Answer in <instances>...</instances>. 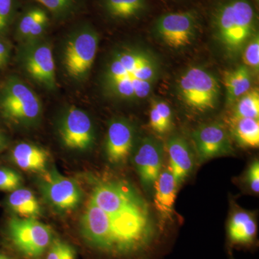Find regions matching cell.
<instances>
[{
	"label": "cell",
	"instance_id": "cell-22",
	"mask_svg": "<svg viewBox=\"0 0 259 259\" xmlns=\"http://www.w3.org/2000/svg\"><path fill=\"white\" fill-rule=\"evenodd\" d=\"M8 207L21 218H35L40 215L41 207L31 190L18 188L10 193L8 199Z\"/></svg>",
	"mask_w": 259,
	"mask_h": 259
},
{
	"label": "cell",
	"instance_id": "cell-31",
	"mask_svg": "<svg viewBox=\"0 0 259 259\" xmlns=\"http://www.w3.org/2000/svg\"><path fill=\"white\" fill-rule=\"evenodd\" d=\"M247 182L255 193L259 192V162L255 160L250 164L247 172Z\"/></svg>",
	"mask_w": 259,
	"mask_h": 259
},
{
	"label": "cell",
	"instance_id": "cell-15",
	"mask_svg": "<svg viewBox=\"0 0 259 259\" xmlns=\"http://www.w3.org/2000/svg\"><path fill=\"white\" fill-rule=\"evenodd\" d=\"M50 24V15L40 6L29 7L18 15L15 23V36L19 41L45 36Z\"/></svg>",
	"mask_w": 259,
	"mask_h": 259
},
{
	"label": "cell",
	"instance_id": "cell-26",
	"mask_svg": "<svg viewBox=\"0 0 259 259\" xmlns=\"http://www.w3.org/2000/svg\"><path fill=\"white\" fill-rule=\"evenodd\" d=\"M18 0H0V35L5 36L18 15Z\"/></svg>",
	"mask_w": 259,
	"mask_h": 259
},
{
	"label": "cell",
	"instance_id": "cell-34",
	"mask_svg": "<svg viewBox=\"0 0 259 259\" xmlns=\"http://www.w3.org/2000/svg\"><path fill=\"white\" fill-rule=\"evenodd\" d=\"M7 143H8V141H7L6 137H5L4 134L0 130V151L4 149L5 146H6Z\"/></svg>",
	"mask_w": 259,
	"mask_h": 259
},
{
	"label": "cell",
	"instance_id": "cell-36",
	"mask_svg": "<svg viewBox=\"0 0 259 259\" xmlns=\"http://www.w3.org/2000/svg\"><path fill=\"white\" fill-rule=\"evenodd\" d=\"M254 1L255 2V3H258L259 0H254Z\"/></svg>",
	"mask_w": 259,
	"mask_h": 259
},
{
	"label": "cell",
	"instance_id": "cell-21",
	"mask_svg": "<svg viewBox=\"0 0 259 259\" xmlns=\"http://www.w3.org/2000/svg\"><path fill=\"white\" fill-rule=\"evenodd\" d=\"M154 204L163 216L170 217L177 197V182L168 169L161 172L154 183Z\"/></svg>",
	"mask_w": 259,
	"mask_h": 259
},
{
	"label": "cell",
	"instance_id": "cell-8",
	"mask_svg": "<svg viewBox=\"0 0 259 259\" xmlns=\"http://www.w3.org/2000/svg\"><path fill=\"white\" fill-rule=\"evenodd\" d=\"M8 234L15 248L30 258L40 257L52 243L51 228L35 218H11Z\"/></svg>",
	"mask_w": 259,
	"mask_h": 259
},
{
	"label": "cell",
	"instance_id": "cell-9",
	"mask_svg": "<svg viewBox=\"0 0 259 259\" xmlns=\"http://www.w3.org/2000/svg\"><path fill=\"white\" fill-rule=\"evenodd\" d=\"M199 25L198 13L193 10H185L161 15L155 22L153 30L167 47L180 49L192 44Z\"/></svg>",
	"mask_w": 259,
	"mask_h": 259
},
{
	"label": "cell",
	"instance_id": "cell-29",
	"mask_svg": "<svg viewBox=\"0 0 259 259\" xmlns=\"http://www.w3.org/2000/svg\"><path fill=\"white\" fill-rule=\"evenodd\" d=\"M47 259H76V251L68 243L56 240L51 243Z\"/></svg>",
	"mask_w": 259,
	"mask_h": 259
},
{
	"label": "cell",
	"instance_id": "cell-17",
	"mask_svg": "<svg viewBox=\"0 0 259 259\" xmlns=\"http://www.w3.org/2000/svg\"><path fill=\"white\" fill-rule=\"evenodd\" d=\"M169 168L177 184L188 177L193 168V157L187 141L181 136H175L168 140L166 145Z\"/></svg>",
	"mask_w": 259,
	"mask_h": 259
},
{
	"label": "cell",
	"instance_id": "cell-4",
	"mask_svg": "<svg viewBox=\"0 0 259 259\" xmlns=\"http://www.w3.org/2000/svg\"><path fill=\"white\" fill-rule=\"evenodd\" d=\"M41 100L28 83L9 76L0 86V115L13 125H35L41 118Z\"/></svg>",
	"mask_w": 259,
	"mask_h": 259
},
{
	"label": "cell",
	"instance_id": "cell-2",
	"mask_svg": "<svg viewBox=\"0 0 259 259\" xmlns=\"http://www.w3.org/2000/svg\"><path fill=\"white\" fill-rule=\"evenodd\" d=\"M160 74L161 64L151 51L139 46H120L105 61L100 86L107 97L138 101L149 96Z\"/></svg>",
	"mask_w": 259,
	"mask_h": 259
},
{
	"label": "cell",
	"instance_id": "cell-20",
	"mask_svg": "<svg viewBox=\"0 0 259 259\" xmlns=\"http://www.w3.org/2000/svg\"><path fill=\"white\" fill-rule=\"evenodd\" d=\"M253 73L243 64L223 74V82L226 89V103L232 105L251 89Z\"/></svg>",
	"mask_w": 259,
	"mask_h": 259
},
{
	"label": "cell",
	"instance_id": "cell-12",
	"mask_svg": "<svg viewBox=\"0 0 259 259\" xmlns=\"http://www.w3.org/2000/svg\"><path fill=\"white\" fill-rule=\"evenodd\" d=\"M192 138L201 161L230 154L233 151L226 127L219 122L200 126L194 131Z\"/></svg>",
	"mask_w": 259,
	"mask_h": 259
},
{
	"label": "cell",
	"instance_id": "cell-28",
	"mask_svg": "<svg viewBox=\"0 0 259 259\" xmlns=\"http://www.w3.org/2000/svg\"><path fill=\"white\" fill-rule=\"evenodd\" d=\"M23 179L10 168H0V190L12 192L20 188Z\"/></svg>",
	"mask_w": 259,
	"mask_h": 259
},
{
	"label": "cell",
	"instance_id": "cell-32",
	"mask_svg": "<svg viewBox=\"0 0 259 259\" xmlns=\"http://www.w3.org/2000/svg\"><path fill=\"white\" fill-rule=\"evenodd\" d=\"M11 54V44L6 37L0 35V69H4L9 64Z\"/></svg>",
	"mask_w": 259,
	"mask_h": 259
},
{
	"label": "cell",
	"instance_id": "cell-7",
	"mask_svg": "<svg viewBox=\"0 0 259 259\" xmlns=\"http://www.w3.org/2000/svg\"><path fill=\"white\" fill-rule=\"evenodd\" d=\"M177 91L182 102L197 112H207L217 106L221 85L214 75L200 66H192L179 78Z\"/></svg>",
	"mask_w": 259,
	"mask_h": 259
},
{
	"label": "cell",
	"instance_id": "cell-33",
	"mask_svg": "<svg viewBox=\"0 0 259 259\" xmlns=\"http://www.w3.org/2000/svg\"><path fill=\"white\" fill-rule=\"evenodd\" d=\"M149 123L151 128L157 134H164L167 133L156 108L152 105H151V110H150Z\"/></svg>",
	"mask_w": 259,
	"mask_h": 259
},
{
	"label": "cell",
	"instance_id": "cell-30",
	"mask_svg": "<svg viewBox=\"0 0 259 259\" xmlns=\"http://www.w3.org/2000/svg\"><path fill=\"white\" fill-rule=\"evenodd\" d=\"M151 105L156 108L165 128L168 132L171 129L172 122H173V115H172L171 107L166 102L161 100H153L151 102Z\"/></svg>",
	"mask_w": 259,
	"mask_h": 259
},
{
	"label": "cell",
	"instance_id": "cell-19",
	"mask_svg": "<svg viewBox=\"0 0 259 259\" xmlns=\"http://www.w3.org/2000/svg\"><path fill=\"white\" fill-rule=\"evenodd\" d=\"M105 15L115 21H130L141 18L148 11L147 0H100Z\"/></svg>",
	"mask_w": 259,
	"mask_h": 259
},
{
	"label": "cell",
	"instance_id": "cell-35",
	"mask_svg": "<svg viewBox=\"0 0 259 259\" xmlns=\"http://www.w3.org/2000/svg\"><path fill=\"white\" fill-rule=\"evenodd\" d=\"M0 259H9V258H8V257L5 256V255L0 254Z\"/></svg>",
	"mask_w": 259,
	"mask_h": 259
},
{
	"label": "cell",
	"instance_id": "cell-6",
	"mask_svg": "<svg viewBox=\"0 0 259 259\" xmlns=\"http://www.w3.org/2000/svg\"><path fill=\"white\" fill-rule=\"evenodd\" d=\"M16 59L24 74L34 83L48 91L57 88L54 51L47 37L20 42Z\"/></svg>",
	"mask_w": 259,
	"mask_h": 259
},
{
	"label": "cell",
	"instance_id": "cell-1",
	"mask_svg": "<svg viewBox=\"0 0 259 259\" xmlns=\"http://www.w3.org/2000/svg\"><path fill=\"white\" fill-rule=\"evenodd\" d=\"M80 230L89 245L115 258L148 256L160 238L147 201L124 181H102L94 187Z\"/></svg>",
	"mask_w": 259,
	"mask_h": 259
},
{
	"label": "cell",
	"instance_id": "cell-5",
	"mask_svg": "<svg viewBox=\"0 0 259 259\" xmlns=\"http://www.w3.org/2000/svg\"><path fill=\"white\" fill-rule=\"evenodd\" d=\"M99 35L90 24H81L66 37L61 51L65 74L75 82L88 79L96 59Z\"/></svg>",
	"mask_w": 259,
	"mask_h": 259
},
{
	"label": "cell",
	"instance_id": "cell-11",
	"mask_svg": "<svg viewBox=\"0 0 259 259\" xmlns=\"http://www.w3.org/2000/svg\"><path fill=\"white\" fill-rule=\"evenodd\" d=\"M44 198L51 207L60 212L76 209L81 203L82 193L79 186L55 168L44 171L40 182Z\"/></svg>",
	"mask_w": 259,
	"mask_h": 259
},
{
	"label": "cell",
	"instance_id": "cell-25",
	"mask_svg": "<svg viewBox=\"0 0 259 259\" xmlns=\"http://www.w3.org/2000/svg\"><path fill=\"white\" fill-rule=\"evenodd\" d=\"M231 117L235 118H259V91L250 89L233 104Z\"/></svg>",
	"mask_w": 259,
	"mask_h": 259
},
{
	"label": "cell",
	"instance_id": "cell-10",
	"mask_svg": "<svg viewBox=\"0 0 259 259\" xmlns=\"http://www.w3.org/2000/svg\"><path fill=\"white\" fill-rule=\"evenodd\" d=\"M58 133L62 144L69 149L84 151L93 147L95 131L91 117L78 107H68L61 114Z\"/></svg>",
	"mask_w": 259,
	"mask_h": 259
},
{
	"label": "cell",
	"instance_id": "cell-16",
	"mask_svg": "<svg viewBox=\"0 0 259 259\" xmlns=\"http://www.w3.org/2000/svg\"><path fill=\"white\" fill-rule=\"evenodd\" d=\"M228 241L232 247L253 246L256 242L257 225L254 218L245 211H238L228 222Z\"/></svg>",
	"mask_w": 259,
	"mask_h": 259
},
{
	"label": "cell",
	"instance_id": "cell-24",
	"mask_svg": "<svg viewBox=\"0 0 259 259\" xmlns=\"http://www.w3.org/2000/svg\"><path fill=\"white\" fill-rule=\"evenodd\" d=\"M58 20L72 18L82 10L87 0H33Z\"/></svg>",
	"mask_w": 259,
	"mask_h": 259
},
{
	"label": "cell",
	"instance_id": "cell-3",
	"mask_svg": "<svg viewBox=\"0 0 259 259\" xmlns=\"http://www.w3.org/2000/svg\"><path fill=\"white\" fill-rule=\"evenodd\" d=\"M211 22L214 35L231 56L241 54L256 33V13L250 0H221L213 8Z\"/></svg>",
	"mask_w": 259,
	"mask_h": 259
},
{
	"label": "cell",
	"instance_id": "cell-18",
	"mask_svg": "<svg viewBox=\"0 0 259 259\" xmlns=\"http://www.w3.org/2000/svg\"><path fill=\"white\" fill-rule=\"evenodd\" d=\"M11 158L24 171L44 173L49 161V153L37 145L23 142L13 148Z\"/></svg>",
	"mask_w": 259,
	"mask_h": 259
},
{
	"label": "cell",
	"instance_id": "cell-13",
	"mask_svg": "<svg viewBox=\"0 0 259 259\" xmlns=\"http://www.w3.org/2000/svg\"><path fill=\"white\" fill-rule=\"evenodd\" d=\"M134 161L136 170L146 187L154 185L161 172L163 146L158 140L144 138L136 148Z\"/></svg>",
	"mask_w": 259,
	"mask_h": 259
},
{
	"label": "cell",
	"instance_id": "cell-14",
	"mask_svg": "<svg viewBox=\"0 0 259 259\" xmlns=\"http://www.w3.org/2000/svg\"><path fill=\"white\" fill-rule=\"evenodd\" d=\"M134 125L125 119L112 120L107 129L105 153L113 164L125 163L131 156L134 145Z\"/></svg>",
	"mask_w": 259,
	"mask_h": 259
},
{
	"label": "cell",
	"instance_id": "cell-23",
	"mask_svg": "<svg viewBox=\"0 0 259 259\" xmlns=\"http://www.w3.org/2000/svg\"><path fill=\"white\" fill-rule=\"evenodd\" d=\"M231 134L240 146L245 148H258L259 146V120L252 118L231 117Z\"/></svg>",
	"mask_w": 259,
	"mask_h": 259
},
{
	"label": "cell",
	"instance_id": "cell-27",
	"mask_svg": "<svg viewBox=\"0 0 259 259\" xmlns=\"http://www.w3.org/2000/svg\"><path fill=\"white\" fill-rule=\"evenodd\" d=\"M243 65L254 74H258L259 70V35L255 34L245 44L241 51Z\"/></svg>",
	"mask_w": 259,
	"mask_h": 259
}]
</instances>
